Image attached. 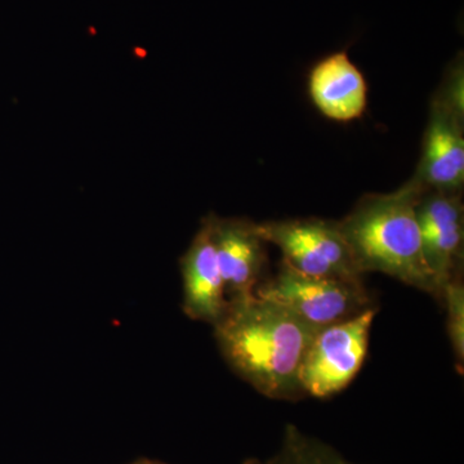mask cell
<instances>
[{
  "label": "cell",
  "mask_w": 464,
  "mask_h": 464,
  "mask_svg": "<svg viewBox=\"0 0 464 464\" xmlns=\"http://www.w3.org/2000/svg\"><path fill=\"white\" fill-rule=\"evenodd\" d=\"M213 329L226 362L261 395L283 401L304 398L302 362L322 328L276 302L252 295L228 299Z\"/></svg>",
  "instance_id": "6da1fadb"
},
{
  "label": "cell",
  "mask_w": 464,
  "mask_h": 464,
  "mask_svg": "<svg viewBox=\"0 0 464 464\" xmlns=\"http://www.w3.org/2000/svg\"><path fill=\"white\" fill-rule=\"evenodd\" d=\"M411 179L389 194H368L337 221L362 275L381 273L441 298L424 259L417 203L423 194Z\"/></svg>",
  "instance_id": "7a4b0ae2"
},
{
  "label": "cell",
  "mask_w": 464,
  "mask_h": 464,
  "mask_svg": "<svg viewBox=\"0 0 464 464\" xmlns=\"http://www.w3.org/2000/svg\"><path fill=\"white\" fill-rule=\"evenodd\" d=\"M255 295L282 304L316 328L346 322L375 308L364 282L308 276L284 262L273 277L259 284Z\"/></svg>",
  "instance_id": "3957f363"
},
{
  "label": "cell",
  "mask_w": 464,
  "mask_h": 464,
  "mask_svg": "<svg viewBox=\"0 0 464 464\" xmlns=\"http://www.w3.org/2000/svg\"><path fill=\"white\" fill-rule=\"evenodd\" d=\"M259 235L282 252L284 264L308 276L364 282L337 221L295 218L257 224Z\"/></svg>",
  "instance_id": "277c9868"
},
{
  "label": "cell",
  "mask_w": 464,
  "mask_h": 464,
  "mask_svg": "<svg viewBox=\"0 0 464 464\" xmlns=\"http://www.w3.org/2000/svg\"><path fill=\"white\" fill-rule=\"evenodd\" d=\"M377 308L319 329L301 368L304 395L325 399L346 389L368 355L369 334Z\"/></svg>",
  "instance_id": "5b68a950"
},
{
  "label": "cell",
  "mask_w": 464,
  "mask_h": 464,
  "mask_svg": "<svg viewBox=\"0 0 464 464\" xmlns=\"http://www.w3.org/2000/svg\"><path fill=\"white\" fill-rule=\"evenodd\" d=\"M424 259L440 289L462 275L464 208L462 194L424 191L417 203ZM441 301V298H440Z\"/></svg>",
  "instance_id": "8992f818"
},
{
  "label": "cell",
  "mask_w": 464,
  "mask_h": 464,
  "mask_svg": "<svg viewBox=\"0 0 464 464\" xmlns=\"http://www.w3.org/2000/svg\"><path fill=\"white\" fill-rule=\"evenodd\" d=\"M463 116L438 94L432 100L422 155L411 181L423 191L462 194L464 185Z\"/></svg>",
  "instance_id": "52a82bcc"
},
{
  "label": "cell",
  "mask_w": 464,
  "mask_h": 464,
  "mask_svg": "<svg viewBox=\"0 0 464 464\" xmlns=\"http://www.w3.org/2000/svg\"><path fill=\"white\" fill-rule=\"evenodd\" d=\"M219 268L224 277L227 299L255 295L264 282L267 243L259 235L257 224L239 217H206Z\"/></svg>",
  "instance_id": "ba28073f"
},
{
  "label": "cell",
  "mask_w": 464,
  "mask_h": 464,
  "mask_svg": "<svg viewBox=\"0 0 464 464\" xmlns=\"http://www.w3.org/2000/svg\"><path fill=\"white\" fill-rule=\"evenodd\" d=\"M307 90L317 111L338 123L357 121L368 108V83L347 50L317 61L308 74Z\"/></svg>",
  "instance_id": "9c48e42d"
},
{
  "label": "cell",
  "mask_w": 464,
  "mask_h": 464,
  "mask_svg": "<svg viewBox=\"0 0 464 464\" xmlns=\"http://www.w3.org/2000/svg\"><path fill=\"white\" fill-rule=\"evenodd\" d=\"M179 265L183 280V313L192 320L215 325L224 315L228 299L212 232L206 218Z\"/></svg>",
  "instance_id": "30bf717a"
},
{
  "label": "cell",
  "mask_w": 464,
  "mask_h": 464,
  "mask_svg": "<svg viewBox=\"0 0 464 464\" xmlns=\"http://www.w3.org/2000/svg\"><path fill=\"white\" fill-rule=\"evenodd\" d=\"M243 464H353L331 445L308 436L298 427L288 424L284 431L282 445L267 459L250 458Z\"/></svg>",
  "instance_id": "8fae6325"
},
{
  "label": "cell",
  "mask_w": 464,
  "mask_h": 464,
  "mask_svg": "<svg viewBox=\"0 0 464 464\" xmlns=\"http://www.w3.org/2000/svg\"><path fill=\"white\" fill-rule=\"evenodd\" d=\"M448 311V334L456 356L458 369L464 362V285L462 275L454 277L442 288L441 301Z\"/></svg>",
  "instance_id": "7c38bea8"
},
{
  "label": "cell",
  "mask_w": 464,
  "mask_h": 464,
  "mask_svg": "<svg viewBox=\"0 0 464 464\" xmlns=\"http://www.w3.org/2000/svg\"><path fill=\"white\" fill-rule=\"evenodd\" d=\"M464 78L462 60L457 61L448 72L444 84L441 85L438 93L440 99L444 101L449 108L453 109L458 115L464 118Z\"/></svg>",
  "instance_id": "4fadbf2b"
},
{
  "label": "cell",
  "mask_w": 464,
  "mask_h": 464,
  "mask_svg": "<svg viewBox=\"0 0 464 464\" xmlns=\"http://www.w3.org/2000/svg\"><path fill=\"white\" fill-rule=\"evenodd\" d=\"M130 464H167L160 462V460H152L148 459V458H140V459L134 460V462Z\"/></svg>",
  "instance_id": "5bb4252c"
}]
</instances>
